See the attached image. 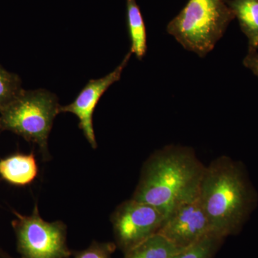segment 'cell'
<instances>
[{"mask_svg":"<svg viewBox=\"0 0 258 258\" xmlns=\"http://www.w3.org/2000/svg\"><path fill=\"white\" fill-rule=\"evenodd\" d=\"M205 166L192 148L169 145L153 153L142 167L132 199L167 216L198 198Z\"/></svg>","mask_w":258,"mask_h":258,"instance_id":"1","label":"cell"},{"mask_svg":"<svg viewBox=\"0 0 258 258\" xmlns=\"http://www.w3.org/2000/svg\"><path fill=\"white\" fill-rule=\"evenodd\" d=\"M198 198L212 232L223 238L240 232L257 201L243 166L227 156L205 166Z\"/></svg>","mask_w":258,"mask_h":258,"instance_id":"2","label":"cell"},{"mask_svg":"<svg viewBox=\"0 0 258 258\" xmlns=\"http://www.w3.org/2000/svg\"><path fill=\"white\" fill-rule=\"evenodd\" d=\"M225 0H189L166 27V31L186 50L205 57L235 19Z\"/></svg>","mask_w":258,"mask_h":258,"instance_id":"3","label":"cell"},{"mask_svg":"<svg viewBox=\"0 0 258 258\" xmlns=\"http://www.w3.org/2000/svg\"><path fill=\"white\" fill-rule=\"evenodd\" d=\"M57 97L45 89L23 90L0 111V129L21 136L37 144L45 160L50 158L47 147L54 119L59 114Z\"/></svg>","mask_w":258,"mask_h":258,"instance_id":"4","label":"cell"},{"mask_svg":"<svg viewBox=\"0 0 258 258\" xmlns=\"http://www.w3.org/2000/svg\"><path fill=\"white\" fill-rule=\"evenodd\" d=\"M15 215L13 226L22 258H69L72 255L63 222L45 221L37 205L28 216L18 213Z\"/></svg>","mask_w":258,"mask_h":258,"instance_id":"5","label":"cell"},{"mask_svg":"<svg viewBox=\"0 0 258 258\" xmlns=\"http://www.w3.org/2000/svg\"><path fill=\"white\" fill-rule=\"evenodd\" d=\"M165 217L157 208L134 199L117 207L112 214L115 243L126 253L158 233Z\"/></svg>","mask_w":258,"mask_h":258,"instance_id":"6","label":"cell"},{"mask_svg":"<svg viewBox=\"0 0 258 258\" xmlns=\"http://www.w3.org/2000/svg\"><path fill=\"white\" fill-rule=\"evenodd\" d=\"M158 233L181 249L214 234L198 198L181 204L171 211L164 219Z\"/></svg>","mask_w":258,"mask_h":258,"instance_id":"7","label":"cell"},{"mask_svg":"<svg viewBox=\"0 0 258 258\" xmlns=\"http://www.w3.org/2000/svg\"><path fill=\"white\" fill-rule=\"evenodd\" d=\"M132 52H128L123 60L112 72L99 79H92L81 90L74 102L69 105L60 106L59 113H71L79 120V128L93 149L98 147L94 128L93 115L98 101L108 88L119 81L122 72L128 64Z\"/></svg>","mask_w":258,"mask_h":258,"instance_id":"8","label":"cell"},{"mask_svg":"<svg viewBox=\"0 0 258 258\" xmlns=\"http://www.w3.org/2000/svg\"><path fill=\"white\" fill-rule=\"evenodd\" d=\"M38 166L33 153L15 154L0 160V176L15 186H26L35 181Z\"/></svg>","mask_w":258,"mask_h":258,"instance_id":"9","label":"cell"},{"mask_svg":"<svg viewBox=\"0 0 258 258\" xmlns=\"http://www.w3.org/2000/svg\"><path fill=\"white\" fill-rule=\"evenodd\" d=\"M248 40V51L258 50V0H225Z\"/></svg>","mask_w":258,"mask_h":258,"instance_id":"10","label":"cell"},{"mask_svg":"<svg viewBox=\"0 0 258 258\" xmlns=\"http://www.w3.org/2000/svg\"><path fill=\"white\" fill-rule=\"evenodd\" d=\"M127 25L131 40V50L137 58L142 60L147 49V30L140 8L136 0H125Z\"/></svg>","mask_w":258,"mask_h":258,"instance_id":"11","label":"cell"},{"mask_svg":"<svg viewBox=\"0 0 258 258\" xmlns=\"http://www.w3.org/2000/svg\"><path fill=\"white\" fill-rule=\"evenodd\" d=\"M181 250L164 236L157 233L125 253L123 258H171Z\"/></svg>","mask_w":258,"mask_h":258,"instance_id":"12","label":"cell"},{"mask_svg":"<svg viewBox=\"0 0 258 258\" xmlns=\"http://www.w3.org/2000/svg\"><path fill=\"white\" fill-rule=\"evenodd\" d=\"M224 239L220 236L211 234L182 249L171 258H213Z\"/></svg>","mask_w":258,"mask_h":258,"instance_id":"13","label":"cell"},{"mask_svg":"<svg viewBox=\"0 0 258 258\" xmlns=\"http://www.w3.org/2000/svg\"><path fill=\"white\" fill-rule=\"evenodd\" d=\"M22 81L18 75L0 66V111L23 91Z\"/></svg>","mask_w":258,"mask_h":258,"instance_id":"14","label":"cell"},{"mask_svg":"<svg viewBox=\"0 0 258 258\" xmlns=\"http://www.w3.org/2000/svg\"><path fill=\"white\" fill-rule=\"evenodd\" d=\"M115 245L108 242H93L87 248L79 251L74 258H111Z\"/></svg>","mask_w":258,"mask_h":258,"instance_id":"15","label":"cell"},{"mask_svg":"<svg viewBox=\"0 0 258 258\" xmlns=\"http://www.w3.org/2000/svg\"><path fill=\"white\" fill-rule=\"evenodd\" d=\"M243 64L250 70L252 74L258 78V52L257 51H248V53L243 60Z\"/></svg>","mask_w":258,"mask_h":258,"instance_id":"16","label":"cell"},{"mask_svg":"<svg viewBox=\"0 0 258 258\" xmlns=\"http://www.w3.org/2000/svg\"><path fill=\"white\" fill-rule=\"evenodd\" d=\"M0 258H11L9 257H5L4 255H0Z\"/></svg>","mask_w":258,"mask_h":258,"instance_id":"17","label":"cell"},{"mask_svg":"<svg viewBox=\"0 0 258 258\" xmlns=\"http://www.w3.org/2000/svg\"><path fill=\"white\" fill-rule=\"evenodd\" d=\"M0 131H1V129H0Z\"/></svg>","mask_w":258,"mask_h":258,"instance_id":"18","label":"cell"}]
</instances>
